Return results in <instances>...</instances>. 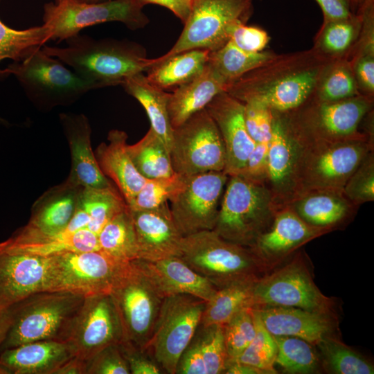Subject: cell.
<instances>
[{
	"instance_id": "14",
	"label": "cell",
	"mask_w": 374,
	"mask_h": 374,
	"mask_svg": "<svg viewBox=\"0 0 374 374\" xmlns=\"http://www.w3.org/2000/svg\"><path fill=\"white\" fill-rule=\"evenodd\" d=\"M170 155L175 172L185 177L224 171L223 141L206 108L173 129Z\"/></svg>"
},
{
	"instance_id": "57",
	"label": "cell",
	"mask_w": 374,
	"mask_h": 374,
	"mask_svg": "<svg viewBox=\"0 0 374 374\" xmlns=\"http://www.w3.org/2000/svg\"><path fill=\"white\" fill-rule=\"evenodd\" d=\"M143 6L148 3L162 6L171 10L184 24L186 21L193 0H136Z\"/></svg>"
},
{
	"instance_id": "60",
	"label": "cell",
	"mask_w": 374,
	"mask_h": 374,
	"mask_svg": "<svg viewBox=\"0 0 374 374\" xmlns=\"http://www.w3.org/2000/svg\"><path fill=\"white\" fill-rule=\"evenodd\" d=\"M14 305L0 311V345L4 341L12 323Z\"/></svg>"
},
{
	"instance_id": "5",
	"label": "cell",
	"mask_w": 374,
	"mask_h": 374,
	"mask_svg": "<svg viewBox=\"0 0 374 374\" xmlns=\"http://www.w3.org/2000/svg\"><path fill=\"white\" fill-rule=\"evenodd\" d=\"M278 208L264 184L229 176L213 230L228 241L250 247L269 229Z\"/></svg>"
},
{
	"instance_id": "18",
	"label": "cell",
	"mask_w": 374,
	"mask_h": 374,
	"mask_svg": "<svg viewBox=\"0 0 374 374\" xmlns=\"http://www.w3.org/2000/svg\"><path fill=\"white\" fill-rule=\"evenodd\" d=\"M330 233L300 218L288 206L279 207L269 229L249 247L271 270L308 242Z\"/></svg>"
},
{
	"instance_id": "3",
	"label": "cell",
	"mask_w": 374,
	"mask_h": 374,
	"mask_svg": "<svg viewBox=\"0 0 374 374\" xmlns=\"http://www.w3.org/2000/svg\"><path fill=\"white\" fill-rule=\"evenodd\" d=\"M180 257L217 289L256 280L271 271L249 247L228 241L213 230L184 236Z\"/></svg>"
},
{
	"instance_id": "63",
	"label": "cell",
	"mask_w": 374,
	"mask_h": 374,
	"mask_svg": "<svg viewBox=\"0 0 374 374\" xmlns=\"http://www.w3.org/2000/svg\"><path fill=\"white\" fill-rule=\"evenodd\" d=\"M81 2H85V3H98V2H102L105 1L107 0H78Z\"/></svg>"
},
{
	"instance_id": "42",
	"label": "cell",
	"mask_w": 374,
	"mask_h": 374,
	"mask_svg": "<svg viewBox=\"0 0 374 374\" xmlns=\"http://www.w3.org/2000/svg\"><path fill=\"white\" fill-rule=\"evenodd\" d=\"M48 40L49 30L44 24L24 30H16L8 26L0 19V62L5 59L20 62ZM10 75L6 69H0V80Z\"/></svg>"
},
{
	"instance_id": "44",
	"label": "cell",
	"mask_w": 374,
	"mask_h": 374,
	"mask_svg": "<svg viewBox=\"0 0 374 374\" xmlns=\"http://www.w3.org/2000/svg\"><path fill=\"white\" fill-rule=\"evenodd\" d=\"M254 313L255 336L245 350L233 362L256 368L262 374L276 373L277 371L274 368L277 353L276 344L273 336L264 327L255 310Z\"/></svg>"
},
{
	"instance_id": "16",
	"label": "cell",
	"mask_w": 374,
	"mask_h": 374,
	"mask_svg": "<svg viewBox=\"0 0 374 374\" xmlns=\"http://www.w3.org/2000/svg\"><path fill=\"white\" fill-rule=\"evenodd\" d=\"M228 179L224 171L186 177L184 188L170 200L172 219L183 236L214 229Z\"/></svg>"
},
{
	"instance_id": "27",
	"label": "cell",
	"mask_w": 374,
	"mask_h": 374,
	"mask_svg": "<svg viewBox=\"0 0 374 374\" xmlns=\"http://www.w3.org/2000/svg\"><path fill=\"white\" fill-rule=\"evenodd\" d=\"M60 122L69 141L72 167L69 181L82 187L112 185L102 172L91 145V130L83 114H61Z\"/></svg>"
},
{
	"instance_id": "26",
	"label": "cell",
	"mask_w": 374,
	"mask_h": 374,
	"mask_svg": "<svg viewBox=\"0 0 374 374\" xmlns=\"http://www.w3.org/2000/svg\"><path fill=\"white\" fill-rule=\"evenodd\" d=\"M285 205L308 224L330 232L349 223L359 208L348 199L343 191L332 190L302 192Z\"/></svg>"
},
{
	"instance_id": "20",
	"label": "cell",
	"mask_w": 374,
	"mask_h": 374,
	"mask_svg": "<svg viewBox=\"0 0 374 374\" xmlns=\"http://www.w3.org/2000/svg\"><path fill=\"white\" fill-rule=\"evenodd\" d=\"M265 186L278 207L296 194L295 172L301 143L282 114L274 112Z\"/></svg>"
},
{
	"instance_id": "28",
	"label": "cell",
	"mask_w": 374,
	"mask_h": 374,
	"mask_svg": "<svg viewBox=\"0 0 374 374\" xmlns=\"http://www.w3.org/2000/svg\"><path fill=\"white\" fill-rule=\"evenodd\" d=\"M73 356L68 341L40 340L3 350L0 355V365L8 373L54 374Z\"/></svg>"
},
{
	"instance_id": "37",
	"label": "cell",
	"mask_w": 374,
	"mask_h": 374,
	"mask_svg": "<svg viewBox=\"0 0 374 374\" xmlns=\"http://www.w3.org/2000/svg\"><path fill=\"white\" fill-rule=\"evenodd\" d=\"M100 250L118 260L138 258L135 231L128 206L112 217L98 235Z\"/></svg>"
},
{
	"instance_id": "45",
	"label": "cell",
	"mask_w": 374,
	"mask_h": 374,
	"mask_svg": "<svg viewBox=\"0 0 374 374\" xmlns=\"http://www.w3.org/2000/svg\"><path fill=\"white\" fill-rule=\"evenodd\" d=\"M185 178V176L175 172L169 177L146 179L128 207L133 211H141L160 206L184 188Z\"/></svg>"
},
{
	"instance_id": "30",
	"label": "cell",
	"mask_w": 374,
	"mask_h": 374,
	"mask_svg": "<svg viewBox=\"0 0 374 374\" xmlns=\"http://www.w3.org/2000/svg\"><path fill=\"white\" fill-rule=\"evenodd\" d=\"M227 83L208 63L194 79L176 87L170 94L168 110L172 128L184 123L218 93L226 91Z\"/></svg>"
},
{
	"instance_id": "13",
	"label": "cell",
	"mask_w": 374,
	"mask_h": 374,
	"mask_svg": "<svg viewBox=\"0 0 374 374\" xmlns=\"http://www.w3.org/2000/svg\"><path fill=\"white\" fill-rule=\"evenodd\" d=\"M251 11L252 0H193L179 37L164 55L195 48L217 50L238 24H246Z\"/></svg>"
},
{
	"instance_id": "24",
	"label": "cell",
	"mask_w": 374,
	"mask_h": 374,
	"mask_svg": "<svg viewBox=\"0 0 374 374\" xmlns=\"http://www.w3.org/2000/svg\"><path fill=\"white\" fill-rule=\"evenodd\" d=\"M132 262L162 298L189 294L208 301L217 288L193 270L181 257L154 261L135 259Z\"/></svg>"
},
{
	"instance_id": "50",
	"label": "cell",
	"mask_w": 374,
	"mask_h": 374,
	"mask_svg": "<svg viewBox=\"0 0 374 374\" xmlns=\"http://www.w3.org/2000/svg\"><path fill=\"white\" fill-rule=\"evenodd\" d=\"M244 116L247 131L256 143L270 141L274 120L273 111L256 101L244 103Z\"/></svg>"
},
{
	"instance_id": "2",
	"label": "cell",
	"mask_w": 374,
	"mask_h": 374,
	"mask_svg": "<svg viewBox=\"0 0 374 374\" xmlns=\"http://www.w3.org/2000/svg\"><path fill=\"white\" fill-rule=\"evenodd\" d=\"M65 41L63 48L44 44L42 48L98 88L122 86L127 79L147 71L157 62V58H147L142 46L127 40L95 39L77 34Z\"/></svg>"
},
{
	"instance_id": "6",
	"label": "cell",
	"mask_w": 374,
	"mask_h": 374,
	"mask_svg": "<svg viewBox=\"0 0 374 374\" xmlns=\"http://www.w3.org/2000/svg\"><path fill=\"white\" fill-rule=\"evenodd\" d=\"M373 98L364 95L330 102L311 98L298 109L280 113L300 141L336 142L373 140L361 125L373 109Z\"/></svg>"
},
{
	"instance_id": "31",
	"label": "cell",
	"mask_w": 374,
	"mask_h": 374,
	"mask_svg": "<svg viewBox=\"0 0 374 374\" xmlns=\"http://www.w3.org/2000/svg\"><path fill=\"white\" fill-rule=\"evenodd\" d=\"M82 188L66 179L51 189L35 204L27 224L47 233L63 231L76 210Z\"/></svg>"
},
{
	"instance_id": "33",
	"label": "cell",
	"mask_w": 374,
	"mask_h": 374,
	"mask_svg": "<svg viewBox=\"0 0 374 374\" xmlns=\"http://www.w3.org/2000/svg\"><path fill=\"white\" fill-rule=\"evenodd\" d=\"M122 87L143 107L150 119V127L170 152L173 133L168 110L170 93L150 83L143 73L129 78Z\"/></svg>"
},
{
	"instance_id": "46",
	"label": "cell",
	"mask_w": 374,
	"mask_h": 374,
	"mask_svg": "<svg viewBox=\"0 0 374 374\" xmlns=\"http://www.w3.org/2000/svg\"><path fill=\"white\" fill-rule=\"evenodd\" d=\"M223 327L229 363L240 356L255 336L256 318L253 308L248 307L241 310Z\"/></svg>"
},
{
	"instance_id": "49",
	"label": "cell",
	"mask_w": 374,
	"mask_h": 374,
	"mask_svg": "<svg viewBox=\"0 0 374 374\" xmlns=\"http://www.w3.org/2000/svg\"><path fill=\"white\" fill-rule=\"evenodd\" d=\"M373 39L359 44L349 58L361 94L373 98L374 48Z\"/></svg>"
},
{
	"instance_id": "21",
	"label": "cell",
	"mask_w": 374,
	"mask_h": 374,
	"mask_svg": "<svg viewBox=\"0 0 374 374\" xmlns=\"http://www.w3.org/2000/svg\"><path fill=\"white\" fill-rule=\"evenodd\" d=\"M50 289L49 257L0 253V311Z\"/></svg>"
},
{
	"instance_id": "47",
	"label": "cell",
	"mask_w": 374,
	"mask_h": 374,
	"mask_svg": "<svg viewBox=\"0 0 374 374\" xmlns=\"http://www.w3.org/2000/svg\"><path fill=\"white\" fill-rule=\"evenodd\" d=\"M196 332L194 338L196 340L203 359L207 374L224 373L228 355L226 350L224 336V327L220 325H209L202 326Z\"/></svg>"
},
{
	"instance_id": "56",
	"label": "cell",
	"mask_w": 374,
	"mask_h": 374,
	"mask_svg": "<svg viewBox=\"0 0 374 374\" xmlns=\"http://www.w3.org/2000/svg\"><path fill=\"white\" fill-rule=\"evenodd\" d=\"M315 1L323 13V22L350 18L357 12L350 0Z\"/></svg>"
},
{
	"instance_id": "51",
	"label": "cell",
	"mask_w": 374,
	"mask_h": 374,
	"mask_svg": "<svg viewBox=\"0 0 374 374\" xmlns=\"http://www.w3.org/2000/svg\"><path fill=\"white\" fill-rule=\"evenodd\" d=\"M128 364L119 344L107 346L94 355L88 363L87 374H129Z\"/></svg>"
},
{
	"instance_id": "22",
	"label": "cell",
	"mask_w": 374,
	"mask_h": 374,
	"mask_svg": "<svg viewBox=\"0 0 374 374\" xmlns=\"http://www.w3.org/2000/svg\"><path fill=\"white\" fill-rule=\"evenodd\" d=\"M130 212L136 238L137 259L154 261L180 257L184 236L174 222L167 202L153 209H130Z\"/></svg>"
},
{
	"instance_id": "62",
	"label": "cell",
	"mask_w": 374,
	"mask_h": 374,
	"mask_svg": "<svg viewBox=\"0 0 374 374\" xmlns=\"http://www.w3.org/2000/svg\"><path fill=\"white\" fill-rule=\"evenodd\" d=\"M350 1L352 2L357 12H358V10L361 6V3L362 0H350Z\"/></svg>"
},
{
	"instance_id": "34",
	"label": "cell",
	"mask_w": 374,
	"mask_h": 374,
	"mask_svg": "<svg viewBox=\"0 0 374 374\" xmlns=\"http://www.w3.org/2000/svg\"><path fill=\"white\" fill-rule=\"evenodd\" d=\"M362 24L360 12L350 18L323 22L313 48L330 60L348 58L360 38Z\"/></svg>"
},
{
	"instance_id": "11",
	"label": "cell",
	"mask_w": 374,
	"mask_h": 374,
	"mask_svg": "<svg viewBox=\"0 0 374 374\" xmlns=\"http://www.w3.org/2000/svg\"><path fill=\"white\" fill-rule=\"evenodd\" d=\"M49 258L50 291H67L84 297L110 294L130 264L100 249L69 251Z\"/></svg>"
},
{
	"instance_id": "39",
	"label": "cell",
	"mask_w": 374,
	"mask_h": 374,
	"mask_svg": "<svg viewBox=\"0 0 374 374\" xmlns=\"http://www.w3.org/2000/svg\"><path fill=\"white\" fill-rule=\"evenodd\" d=\"M322 370L334 374H373L374 366L365 357L341 342L335 335L320 340L315 346Z\"/></svg>"
},
{
	"instance_id": "12",
	"label": "cell",
	"mask_w": 374,
	"mask_h": 374,
	"mask_svg": "<svg viewBox=\"0 0 374 374\" xmlns=\"http://www.w3.org/2000/svg\"><path fill=\"white\" fill-rule=\"evenodd\" d=\"M252 308L282 306L334 314L332 300L314 283L305 260L298 253L285 265L268 271L253 284Z\"/></svg>"
},
{
	"instance_id": "55",
	"label": "cell",
	"mask_w": 374,
	"mask_h": 374,
	"mask_svg": "<svg viewBox=\"0 0 374 374\" xmlns=\"http://www.w3.org/2000/svg\"><path fill=\"white\" fill-rule=\"evenodd\" d=\"M176 373L207 374L204 361L194 337L181 353L177 363Z\"/></svg>"
},
{
	"instance_id": "53",
	"label": "cell",
	"mask_w": 374,
	"mask_h": 374,
	"mask_svg": "<svg viewBox=\"0 0 374 374\" xmlns=\"http://www.w3.org/2000/svg\"><path fill=\"white\" fill-rule=\"evenodd\" d=\"M269 145V141L256 143L244 168L238 175L253 182L265 185L267 174Z\"/></svg>"
},
{
	"instance_id": "36",
	"label": "cell",
	"mask_w": 374,
	"mask_h": 374,
	"mask_svg": "<svg viewBox=\"0 0 374 374\" xmlns=\"http://www.w3.org/2000/svg\"><path fill=\"white\" fill-rule=\"evenodd\" d=\"M127 150L135 168L146 179L175 173L168 149L151 127L137 143L127 145Z\"/></svg>"
},
{
	"instance_id": "58",
	"label": "cell",
	"mask_w": 374,
	"mask_h": 374,
	"mask_svg": "<svg viewBox=\"0 0 374 374\" xmlns=\"http://www.w3.org/2000/svg\"><path fill=\"white\" fill-rule=\"evenodd\" d=\"M89 361L73 356L55 370L54 374H87Z\"/></svg>"
},
{
	"instance_id": "19",
	"label": "cell",
	"mask_w": 374,
	"mask_h": 374,
	"mask_svg": "<svg viewBox=\"0 0 374 374\" xmlns=\"http://www.w3.org/2000/svg\"><path fill=\"white\" fill-rule=\"evenodd\" d=\"M244 108L243 103L226 91L216 95L206 107L223 141L228 176L240 174L256 145L246 127Z\"/></svg>"
},
{
	"instance_id": "38",
	"label": "cell",
	"mask_w": 374,
	"mask_h": 374,
	"mask_svg": "<svg viewBox=\"0 0 374 374\" xmlns=\"http://www.w3.org/2000/svg\"><path fill=\"white\" fill-rule=\"evenodd\" d=\"M350 62L346 57L330 60L318 80L313 99L330 102L360 95Z\"/></svg>"
},
{
	"instance_id": "54",
	"label": "cell",
	"mask_w": 374,
	"mask_h": 374,
	"mask_svg": "<svg viewBox=\"0 0 374 374\" xmlns=\"http://www.w3.org/2000/svg\"><path fill=\"white\" fill-rule=\"evenodd\" d=\"M119 347L125 357L132 374H159L162 373L159 365L144 350L126 344L121 343Z\"/></svg>"
},
{
	"instance_id": "23",
	"label": "cell",
	"mask_w": 374,
	"mask_h": 374,
	"mask_svg": "<svg viewBox=\"0 0 374 374\" xmlns=\"http://www.w3.org/2000/svg\"><path fill=\"white\" fill-rule=\"evenodd\" d=\"M98 235L87 228L77 231L65 229L47 233L28 224L0 243V253L49 257L65 252L100 250Z\"/></svg>"
},
{
	"instance_id": "25",
	"label": "cell",
	"mask_w": 374,
	"mask_h": 374,
	"mask_svg": "<svg viewBox=\"0 0 374 374\" xmlns=\"http://www.w3.org/2000/svg\"><path fill=\"white\" fill-rule=\"evenodd\" d=\"M265 329L274 336H291L315 346L326 337L334 335L337 320L334 314L292 307L253 308Z\"/></svg>"
},
{
	"instance_id": "7",
	"label": "cell",
	"mask_w": 374,
	"mask_h": 374,
	"mask_svg": "<svg viewBox=\"0 0 374 374\" xmlns=\"http://www.w3.org/2000/svg\"><path fill=\"white\" fill-rule=\"evenodd\" d=\"M298 140L301 146L296 165L295 195L312 190L343 191L350 177L373 150V140L368 139L336 142Z\"/></svg>"
},
{
	"instance_id": "52",
	"label": "cell",
	"mask_w": 374,
	"mask_h": 374,
	"mask_svg": "<svg viewBox=\"0 0 374 374\" xmlns=\"http://www.w3.org/2000/svg\"><path fill=\"white\" fill-rule=\"evenodd\" d=\"M269 39L268 33L261 28L240 23L233 28L229 40L245 51L256 53L265 51Z\"/></svg>"
},
{
	"instance_id": "59",
	"label": "cell",
	"mask_w": 374,
	"mask_h": 374,
	"mask_svg": "<svg viewBox=\"0 0 374 374\" xmlns=\"http://www.w3.org/2000/svg\"><path fill=\"white\" fill-rule=\"evenodd\" d=\"M89 220L87 212L78 204L76 210L66 229L70 231H77L87 228Z\"/></svg>"
},
{
	"instance_id": "9",
	"label": "cell",
	"mask_w": 374,
	"mask_h": 374,
	"mask_svg": "<svg viewBox=\"0 0 374 374\" xmlns=\"http://www.w3.org/2000/svg\"><path fill=\"white\" fill-rule=\"evenodd\" d=\"M206 302L189 294L163 299L144 351L165 373H176L181 353L191 342L201 324Z\"/></svg>"
},
{
	"instance_id": "35",
	"label": "cell",
	"mask_w": 374,
	"mask_h": 374,
	"mask_svg": "<svg viewBox=\"0 0 374 374\" xmlns=\"http://www.w3.org/2000/svg\"><path fill=\"white\" fill-rule=\"evenodd\" d=\"M256 280L236 282L217 289L206 302L200 326H224L241 310L252 307V290Z\"/></svg>"
},
{
	"instance_id": "1",
	"label": "cell",
	"mask_w": 374,
	"mask_h": 374,
	"mask_svg": "<svg viewBox=\"0 0 374 374\" xmlns=\"http://www.w3.org/2000/svg\"><path fill=\"white\" fill-rule=\"evenodd\" d=\"M330 60L314 48L276 54L234 80L226 91L243 103L256 101L274 112L288 113L312 98Z\"/></svg>"
},
{
	"instance_id": "8",
	"label": "cell",
	"mask_w": 374,
	"mask_h": 374,
	"mask_svg": "<svg viewBox=\"0 0 374 374\" xmlns=\"http://www.w3.org/2000/svg\"><path fill=\"white\" fill-rule=\"evenodd\" d=\"M63 64L39 47L23 60L13 62L6 69L15 76L31 100L48 108L70 103L88 91L98 88Z\"/></svg>"
},
{
	"instance_id": "48",
	"label": "cell",
	"mask_w": 374,
	"mask_h": 374,
	"mask_svg": "<svg viewBox=\"0 0 374 374\" xmlns=\"http://www.w3.org/2000/svg\"><path fill=\"white\" fill-rule=\"evenodd\" d=\"M343 193L357 206L374 200V152L371 151L346 183Z\"/></svg>"
},
{
	"instance_id": "4",
	"label": "cell",
	"mask_w": 374,
	"mask_h": 374,
	"mask_svg": "<svg viewBox=\"0 0 374 374\" xmlns=\"http://www.w3.org/2000/svg\"><path fill=\"white\" fill-rule=\"evenodd\" d=\"M84 298L67 291H43L15 304L12 323L1 348L40 340L67 341Z\"/></svg>"
},
{
	"instance_id": "41",
	"label": "cell",
	"mask_w": 374,
	"mask_h": 374,
	"mask_svg": "<svg viewBox=\"0 0 374 374\" xmlns=\"http://www.w3.org/2000/svg\"><path fill=\"white\" fill-rule=\"evenodd\" d=\"M276 54L271 51H245L229 40L224 46L210 53L208 63L226 81L228 87L241 75L261 65Z\"/></svg>"
},
{
	"instance_id": "15",
	"label": "cell",
	"mask_w": 374,
	"mask_h": 374,
	"mask_svg": "<svg viewBox=\"0 0 374 374\" xmlns=\"http://www.w3.org/2000/svg\"><path fill=\"white\" fill-rule=\"evenodd\" d=\"M110 295L121 323L122 342L144 350L163 299L132 262Z\"/></svg>"
},
{
	"instance_id": "32",
	"label": "cell",
	"mask_w": 374,
	"mask_h": 374,
	"mask_svg": "<svg viewBox=\"0 0 374 374\" xmlns=\"http://www.w3.org/2000/svg\"><path fill=\"white\" fill-rule=\"evenodd\" d=\"M211 51L195 48L157 57L146 75L148 81L163 90L178 87L199 75L207 64Z\"/></svg>"
},
{
	"instance_id": "10",
	"label": "cell",
	"mask_w": 374,
	"mask_h": 374,
	"mask_svg": "<svg viewBox=\"0 0 374 374\" xmlns=\"http://www.w3.org/2000/svg\"><path fill=\"white\" fill-rule=\"evenodd\" d=\"M143 7L136 0L98 3L63 0L44 4L43 21L49 30L50 39L60 43L84 28L105 22L119 21L131 30L142 28L149 22Z\"/></svg>"
},
{
	"instance_id": "43",
	"label": "cell",
	"mask_w": 374,
	"mask_h": 374,
	"mask_svg": "<svg viewBox=\"0 0 374 374\" xmlns=\"http://www.w3.org/2000/svg\"><path fill=\"white\" fill-rule=\"evenodd\" d=\"M272 336L277 346L275 364L283 372L310 374L322 370L319 354L314 345L295 337Z\"/></svg>"
},
{
	"instance_id": "64",
	"label": "cell",
	"mask_w": 374,
	"mask_h": 374,
	"mask_svg": "<svg viewBox=\"0 0 374 374\" xmlns=\"http://www.w3.org/2000/svg\"><path fill=\"white\" fill-rule=\"evenodd\" d=\"M55 3H60L63 0H54Z\"/></svg>"
},
{
	"instance_id": "17",
	"label": "cell",
	"mask_w": 374,
	"mask_h": 374,
	"mask_svg": "<svg viewBox=\"0 0 374 374\" xmlns=\"http://www.w3.org/2000/svg\"><path fill=\"white\" fill-rule=\"evenodd\" d=\"M67 341L73 355L87 361L105 348L122 343L121 323L110 294L84 298Z\"/></svg>"
},
{
	"instance_id": "61",
	"label": "cell",
	"mask_w": 374,
	"mask_h": 374,
	"mask_svg": "<svg viewBox=\"0 0 374 374\" xmlns=\"http://www.w3.org/2000/svg\"><path fill=\"white\" fill-rule=\"evenodd\" d=\"M224 373L226 374H262L258 369L252 366L238 362L228 363Z\"/></svg>"
},
{
	"instance_id": "40",
	"label": "cell",
	"mask_w": 374,
	"mask_h": 374,
	"mask_svg": "<svg viewBox=\"0 0 374 374\" xmlns=\"http://www.w3.org/2000/svg\"><path fill=\"white\" fill-rule=\"evenodd\" d=\"M78 204L89 217L87 229L96 235L127 206L119 190L112 184L105 188L82 187Z\"/></svg>"
},
{
	"instance_id": "29",
	"label": "cell",
	"mask_w": 374,
	"mask_h": 374,
	"mask_svg": "<svg viewBox=\"0 0 374 374\" xmlns=\"http://www.w3.org/2000/svg\"><path fill=\"white\" fill-rule=\"evenodd\" d=\"M107 139L109 143H100L94 154L102 172L114 181L129 206L146 179L138 172L127 152V134L112 130Z\"/></svg>"
}]
</instances>
